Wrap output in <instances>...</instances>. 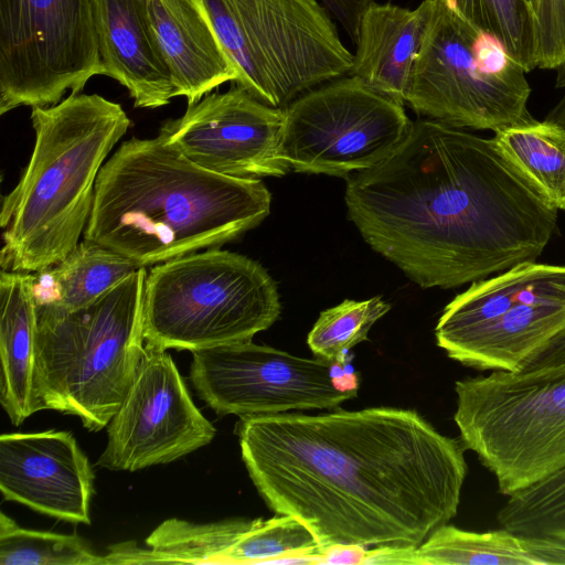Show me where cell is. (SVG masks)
I'll list each match as a JSON object with an SVG mask.
<instances>
[{"label": "cell", "instance_id": "12", "mask_svg": "<svg viewBox=\"0 0 565 565\" xmlns=\"http://www.w3.org/2000/svg\"><path fill=\"white\" fill-rule=\"evenodd\" d=\"M412 127L402 104L341 76L284 108L280 158L296 172L347 179L391 156Z\"/></svg>", "mask_w": 565, "mask_h": 565}, {"label": "cell", "instance_id": "5", "mask_svg": "<svg viewBox=\"0 0 565 565\" xmlns=\"http://www.w3.org/2000/svg\"><path fill=\"white\" fill-rule=\"evenodd\" d=\"M146 267L90 305L65 309L38 303L36 391L42 409L107 427L141 362Z\"/></svg>", "mask_w": 565, "mask_h": 565}, {"label": "cell", "instance_id": "10", "mask_svg": "<svg viewBox=\"0 0 565 565\" xmlns=\"http://www.w3.org/2000/svg\"><path fill=\"white\" fill-rule=\"evenodd\" d=\"M565 323V266L525 262L473 281L435 328L448 358L479 371L516 372Z\"/></svg>", "mask_w": 565, "mask_h": 565}, {"label": "cell", "instance_id": "13", "mask_svg": "<svg viewBox=\"0 0 565 565\" xmlns=\"http://www.w3.org/2000/svg\"><path fill=\"white\" fill-rule=\"evenodd\" d=\"M191 353V383L220 416L333 409L360 387L358 373L345 363L299 358L252 340Z\"/></svg>", "mask_w": 565, "mask_h": 565}, {"label": "cell", "instance_id": "23", "mask_svg": "<svg viewBox=\"0 0 565 565\" xmlns=\"http://www.w3.org/2000/svg\"><path fill=\"white\" fill-rule=\"evenodd\" d=\"M492 138L544 199L565 211V129L544 119L497 131Z\"/></svg>", "mask_w": 565, "mask_h": 565}, {"label": "cell", "instance_id": "26", "mask_svg": "<svg viewBox=\"0 0 565 565\" xmlns=\"http://www.w3.org/2000/svg\"><path fill=\"white\" fill-rule=\"evenodd\" d=\"M0 565H106L76 534L20 526L0 513Z\"/></svg>", "mask_w": 565, "mask_h": 565}, {"label": "cell", "instance_id": "8", "mask_svg": "<svg viewBox=\"0 0 565 565\" xmlns=\"http://www.w3.org/2000/svg\"><path fill=\"white\" fill-rule=\"evenodd\" d=\"M530 94L525 71L494 38L431 0L406 99L415 113L497 132L535 121Z\"/></svg>", "mask_w": 565, "mask_h": 565}, {"label": "cell", "instance_id": "20", "mask_svg": "<svg viewBox=\"0 0 565 565\" xmlns=\"http://www.w3.org/2000/svg\"><path fill=\"white\" fill-rule=\"evenodd\" d=\"M0 402L14 426L43 411L36 391L33 274H0Z\"/></svg>", "mask_w": 565, "mask_h": 565}, {"label": "cell", "instance_id": "25", "mask_svg": "<svg viewBox=\"0 0 565 565\" xmlns=\"http://www.w3.org/2000/svg\"><path fill=\"white\" fill-rule=\"evenodd\" d=\"M497 520L511 532L565 543V465L508 495Z\"/></svg>", "mask_w": 565, "mask_h": 565}, {"label": "cell", "instance_id": "7", "mask_svg": "<svg viewBox=\"0 0 565 565\" xmlns=\"http://www.w3.org/2000/svg\"><path fill=\"white\" fill-rule=\"evenodd\" d=\"M239 72L235 85L285 108L347 75L353 54L319 0H194Z\"/></svg>", "mask_w": 565, "mask_h": 565}, {"label": "cell", "instance_id": "4", "mask_svg": "<svg viewBox=\"0 0 565 565\" xmlns=\"http://www.w3.org/2000/svg\"><path fill=\"white\" fill-rule=\"evenodd\" d=\"M35 135L17 185L2 198V270L34 274L63 260L79 243L106 158L131 121L98 94H70L32 107Z\"/></svg>", "mask_w": 565, "mask_h": 565}, {"label": "cell", "instance_id": "9", "mask_svg": "<svg viewBox=\"0 0 565 565\" xmlns=\"http://www.w3.org/2000/svg\"><path fill=\"white\" fill-rule=\"evenodd\" d=\"M466 449L508 497L565 465V373L493 371L455 383Z\"/></svg>", "mask_w": 565, "mask_h": 565}, {"label": "cell", "instance_id": "24", "mask_svg": "<svg viewBox=\"0 0 565 565\" xmlns=\"http://www.w3.org/2000/svg\"><path fill=\"white\" fill-rule=\"evenodd\" d=\"M465 21L494 38L524 71L536 67V43L527 0H443Z\"/></svg>", "mask_w": 565, "mask_h": 565}, {"label": "cell", "instance_id": "27", "mask_svg": "<svg viewBox=\"0 0 565 565\" xmlns=\"http://www.w3.org/2000/svg\"><path fill=\"white\" fill-rule=\"evenodd\" d=\"M390 310L391 305L380 296L363 301L347 299L320 313L307 343L317 358L345 363L347 352L365 341L372 326Z\"/></svg>", "mask_w": 565, "mask_h": 565}, {"label": "cell", "instance_id": "16", "mask_svg": "<svg viewBox=\"0 0 565 565\" xmlns=\"http://www.w3.org/2000/svg\"><path fill=\"white\" fill-rule=\"evenodd\" d=\"M93 467L67 430L3 433L0 490L3 500L74 524H90Z\"/></svg>", "mask_w": 565, "mask_h": 565}, {"label": "cell", "instance_id": "32", "mask_svg": "<svg viewBox=\"0 0 565 565\" xmlns=\"http://www.w3.org/2000/svg\"><path fill=\"white\" fill-rule=\"evenodd\" d=\"M527 1H531V0H527Z\"/></svg>", "mask_w": 565, "mask_h": 565}, {"label": "cell", "instance_id": "6", "mask_svg": "<svg viewBox=\"0 0 565 565\" xmlns=\"http://www.w3.org/2000/svg\"><path fill=\"white\" fill-rule=\"evenodd\" d=\"M280 315L277 286L257 262L209 248L154 265L143 289V337L160 350L250 341Z\"/></svg>", "mask_w": 565, "mask_h": 565}, {"label": "cell", "instance_id": "22", "mask_svg": "<svg viewBox=\"0 0 565 565\" xmlns=\"http://www.w3.org/2000/svg\"><path fill=\"white\" fill-rule=\"evenodd\" d=\"M138 268L128 258L83 239L63 260L33 274L34 297L36 303L83 308Z\"/></svg>", "mask_w": 565, "mask_h": 565}, {"label": "cell", "instance_id": "17", "mask_svg": "<svg viewBox=\"0 0 565 565\" xmlns=\"http://www.w3.org/2000/svg\"><path fill=\"white\" fill-rule=\"evenodd\" d=\"M92 4L104 75L122 85L137 108L170 104L174 86L146 0H92Z\"/></svg>", "mask_w": 565, "mask_h": 565}, {"label": "cell", "instance_id": "14", "mask_svg": "<svg viewBox=\"0 0 565 565\" xmlns=\"http://www.w3.org/2000/svg\"><path fill=\"white\" fill-rule=\"evenodd\" d=\"M215 434L171 355L146 344L136 376L107 425V445L96 465L137 471L169 463L209 445Z\"/></svg>", "mask_w": 565, "mask_h": 565}, {"label": "cell", "instance_id": "31", "mask_svg": "<svg viewBox=\"0 0 565 565\" xmlns=\"http://www.w3.org/2000/svg\"><path fill=\"white\" fill-rule=\"evenodd\" d=\"M556 76V87L564 88L565 87V63L558 66ZM545 120L554 122L565 129V95L559 99V102L550 110Z\"/></svg>", "mask_w": 565, "mask_h": 565}, {"label": "cell", "instance_id": "15", "mask_svg": "<svg viewBox=\"0 0 565 565\" xmlns=\"http://www.w3.org/2000/svg\"><path fill=\"white\" fill-rule=\"evenodd\" d=\"M284 108L268 106L234 84L188 105L166 120L158 137L212 172L244 179L282 177L280 158Z\"/></svg>", "mask_w": 565, "mask_h": 565}, {"label": "cell", "instance_id": "18", "mask_svg": "<svg viewBox=\"0 0 565 565\" xmlns=\"http://www.w3.org/2000/svg\"><path fill=\"white\" fill-rule=\"evenodd\" d=\"M147 17L170 70L174 97L192 105L239 72L194 0H146Z\"/></svg>", "mask_w": 565, "mask_h": 565}, {"label": "cell", "instance_id": "1", "mask_svg": "<svg viewBox=\"0 0 565 565\" xmlns=\"http://www.w3.org/2000/svg\"><path fill=\"white\" fill-rule=\"evenodd\" d=\"M236 434L266 504L300 520L326 550L417 547L457 514L466 448L414 409L244 417Z\"/></svg>", "mask_w": 565, "mask_h": 565}, {"label": "cell", "instance_id": "21", "mask_svg": "<svg viewBox=\"0 0 565 565\" xmlns=\"http://www.w3.org/2000/svg\"><path fill=\"white\" fill-rule=\"evenodd\" d=\"M416 565H565V543L501 527L473 532L444 524L414 550Z\"/></svg>", "mask_w": 565, "mask_h": 565}, {"label": "cell", "instance_id": "28", "mask_svg": "<svg viewBox=\"0 0 565 565\" xmlns=\"http://www.w3.org/2000/svg\"><path fill=\"white\" fill-rule=\"evenodd\" d=\"M516 373H565V323L521 363Z\"/></svg>", "mask_w": 565, "mask_h": 565}, {"label": "cell", "instance_id": "3", "mask_svg": "<svg viewBox=\"0 0 565 565\" xmlns=\"http://www.w3.org/2000/svg\"><path fill=\"white\" fill-rule=\"evenodd\" d=\"M258 179L206 170L162 141L132 137L103 164L84 239L153 266L220 248L270 212Z\"/></svg>", "mask_w": 565, "mask_h": 565}, {"label": "cell", "instance_id": "29", "mask_svg": "<svg viewBox=\"0 0 565 565\" xmlns=\"http://www.w3.org/2000/svg\"><path fill=\"white\" fill-rule=\"evenodd\" d=\"M350 39L356 43L360 20L374 0H319Z\"/></svg>", "mask_w": 565, "mask_h": 565}, {"label": "cell", "instance_id": "11", "mask_svg": "<svg viewBox=\"0 0 565 565\" xmlns=\"http://www.w3.org/2000/svg\"><path fill=\"white\" fill-rule=\"evenodd\" d=\"M104 75L92 0H0V115Z\"/></svg>", "mask_w": 565, "mask_h": 565}, {"label": "cell", "instance_id": "19", "mask_svg": "<svg viewBox=\"0 0 565 565\" xmlns=\"http://www.w3.org/2000/svg\"><path fill=\"white\" fill-rule=\"evenodd\" d=\"M430 9L431 0H424L414 10L372 2L361 17L356 51L347 75L406 104Z\"/></svg>", "mask_w": 565, "mask_h": 565}, {"label": "cell", "instance_id": "30", "mask_svg": "<svg viewBox=\"0 0 565 565\" xmlns=\"http://www.w3.org/2000/svg\"><path fill=\"white\" fill-rule=\"evenodd\" d=\"M366 550L361 545L333 544L327 547L323 564H362Z\"/></svg>", "mask_w": 565, "mask_h": 565}, {"label": "cell", "instance_id": "2", "mask_svg": "<svg viewBox=\"0 0 565 565\" xmlns=\"http://www.w3.org/2000/svg\"><path fill=\"white\" fill-rule=\"evenodd\" d=\"M363 239L423 288H455L535 262L558 210L483 138L419 119L379 164L347 179Z\"/></svg>", "mask_w": 565, "mask_h": 565}]
</instances>
